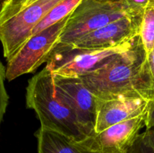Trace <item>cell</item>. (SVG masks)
I'll return each instance as SVG.
<instances>
[{"label": "cell", "mask_w": 154, "mask_h": 153, "mask_svg": "<svg viewBox=\"0 0 154 153\" xmlns=\"http://www.w3.org/2000/svg\"><path fill=\"white\" fill-rule=\"evenodd\" d=\"M26 104L27 108L35 112L41 127L60 132L75 141L90 134L75 111L57 91L54 74L47 67L28 81Z\"/></svg>", "instance_id": "obj_2"}, {"label": "cell", "mask_w": 154, "mask_h": 153, "mask_svg": "<svg viewBox=\"0 0 154 153\" xmlns=\"http://www.w3.org/2000/svg\"><path fill=\"white\" fill-rule=\"evenodd\" d=\"M2 2H3V0H0V7H1V4H2Z\"/></svg>", "instance_id": "obj_18"}, {"label": "cell", "mask_w": 154, "mask_h": 153, "mask_svg": "<svg viewBox=\"0 0 154 153\" xmlns=\"http://www.w3.org/2000/svg\"><path fill=\"white\" fill-rule=\"evenodd\" d=\"M38 142V153H81L69 136L40 127L35 133Z\"/></svg>", "instance_id": "obj_11"}, {"label": "cell", "mask_w": 154, "mask_h": 153, "mask_svg": "<svg viewBox=\"0 0 154 153\" xmlns=\"http://www.w3.org/2000/svg\"><path fill=\"white\" fill-rule=\"evenodd\" d=\"M70 14L31 36L22 47L8 60L5 71L7 80L11 81L23 74L34 73L42 64L49 61L53 51L59 44Z\"/></svg>", "instance_id": "obj_5"}, {"label": "cell", "mask_w": 154, "mask_h": 153, "mask_svg": "<svg viewBox=\"0 0 154 153\" xmlns=\"http://www.w3.org/2000/svg\"><path fill=\"white\" fill-rule=\"evenodd\" d=\"M148 65H149V70H150V76H151L152 80L154 84V47L152 50L151 52L150 53L148 56Z\"/></svg>", "instance_id": "obj_16"}, {"label": "cell", "mask_w": 154, "mask_h": 153, "mask_svg": "<svg viewBox=\"0 0 154 153\" xmlns=\"http://www.w3.org/2000/svg\"><path fill=\"white\" fill-rule=\"evenodd\" d=\"M139 35L148 59L154 47V0H150L143 13Z\"/></svg>", "instance_id": "obj_12"}, {"label": "cell", "mask_w": 154, "mask_h": 153, "mask_svg": "<svg viewBox=\"0 0 154 153\" xmlns=\"http://www.w3.org/2000/svg\"><path fill=\"white\" fill-rule=\"evenodd\" d=\"M64 0H3L0 7V41L8 60L29 40L35 27Z\"/></svg>", "instance_id": "obj_3"}, {"label": "cell", "mask_w": 154, "mask_h": 153, "mask_svg": "<svg viewBox=\"0 0 154 153\" xmlns=\"http://www.w3.org/2000/svg\"><path fill=\"white\" fill-rule=\"evenodd\" d=\"M126 7L132 13L141 15L150 3V0H123Z\"/></svg>", "instance_id": "obj_15"}, {"label": "cell", "mask_w": 154, "mask_h": 153, "mask_svg": "<svg viewBox=\"0 0 154 153\" xmlns=\"http://www.w3.org/2000/svg\"><path fill=\"white\" fill-rule=\"evenodd\" d=\"M153 116H140L72 142L81 153H129L141 130L151 125Z\"/></svg>", "instance_id": "obj_7"}, {"label": "cell", "mask_w": 154, "mask_h": 153, "mask_svg": "<svg viewBox=\"0 0 154 153\" xmlns=\"http://www.w3.org/2000/svg\"><path fill=\"white\" fill-rule=\"evenodd\" d=\"M54 81L57 91L75 111L79 121L90 134L94 127L96 98L81 77L54 74Z\"/></svg>", "instance_id": "obj_10"}, {"label": "cell", "mask_w": 154, "mask_h": 153, "mask_svg": "<svg viewBox=\"0 0 154 153\" xmlns=\"http://www.w3.org/2000/svg\"><path fill=\"white\" fill-rule=\"evenodd\" d=\"M106 49H69L51 55L45 67L54 74L81 77L102 68L130 49L137 39Z\"/></svg>", "instance_id": "obj_6"}, {"label": "cell", "mask_w": 154, "mask_h": 153, "mask_svg": "<svg viewBox=\"0 0 154 153\" xmlns=\"http://www.w3.org/2000/svg\"><path fill=\"white\" fill-rule=\"evenodd\" d=\"M5 71L6 68H5L0 61V124L6 112L9 100V96L5 86V80L6 79Z\"/></svg>", "instance_id": "obj_14"}, {"label": "cell", "mask_w": 154, "mask_h": 153, "mask_svg": "<svg viewBox=\"0 0 154 153\" xmlns=\"http://www.w3.org/2000/svg\"><path fill=\"white\" fill-rule=\"evenodd\" d=\"M129 15L137 14L129 10L123 0H83L70 14L52 54L68 47L85 34Z\"/></svg>", "instance_id": "obj_4"}, {"label": "cell", "mask_w": 154, "mask_h": 153, "mask_svg": "<svg viewBox=\"0 0 154 153\" xmlns=\"http://www.w3.org/2000/svg\"><path fill=\"white\" fill-rule=\"evenodd\" d=\"M145 114H154V100L144 98H96L92 133H99L116 124Z\"/></svg>", "instance_id": "obj_9"}, {"label": "cell", "mask_w": 154, "mask_h": 153, "mask_svg": "<svg viewBox=\"0 0 154 153\" xmlns=\"http://www.w3.org/2000/svg\"><path fill=\"white\" fill-rule=\"evenodd\" d=\"M129 153H154V146L146 130L140 134Z\"/></svg>", "instance_id": "obj_13"}, {"label": "cell", "mask_w": 154, "mask_h": 153, "mask_svg": "<svg viewBox=\"0 0 154 153\" xmlns=\"http://www.w3.org/2000/svg\"><path fill=\"white\" fill-rule=\"evenodd\" d=\"M81 78L96 98L154 100V84L140 35L130 49Z\"/></svg>", "instance_id": "obj_1"}, {"label": "cell", "mask_w": 154, "mask_h": 153, "mask_svg": "<svg viewBox=\"0 0 154 153\" xmlns=\"http://www.w3.org/2000/svg\"><path fill=\"white\" fill-rule=\"evenodd\" d=\"M146 131L148 134V136L150 137V141H151L152 144L154 146V116L153 118V122H152V124L150 125V127L146 128H145Z\"/></svg>", "instance_id": "obj_17"}, {"label": "cell", "mask_w": 154, "mask_h": 153, "mask_svg": "<svg viewBox=\"0 0 154 153\" xmlns=\"http://www.w3.org/2000/svg\"><path fill=\"white\" fill-rule=\"evenodd\" d=\"M142 16L129 15L111 22L80 38L58 52L69 49H106L131 41L139 35Z\"/></svg>", "instance_id": "obj_8"}]
</instances>
